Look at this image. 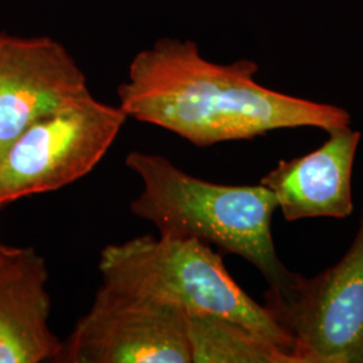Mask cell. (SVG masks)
Instances as JSON below:
<instances>
[{
	"mask_svg": "<svg viewBox=\"0 0 363 363\" xmlns=\"http://www.w3.org/2000/svg\"><path fill=\"white\" fill-rule=\"evenodd\" d=\"M89 91L61 42L0 33V156L33 123Z\"/></svg>",
	"mask_w": 363,
	"mask_h": 363,
	"instance_id": "52a82bcc",
	"label": "cell"
},
{
	"mask_svg": "<svg viewBox=\"0 0 363 363\" xmlns=\"http://www.w3.org/2000/svg\"><path fill=\"white\" fill-rule=\"evenodd\" d=\"M328 133L320 148L280 162L259 182L274 194L286 220L346 218L354 208L351 179L361 132L345 127Z\"/></svg>",
	"mask_w": 363,
	"mask_h": 363,
	"instance_id": "ba28073f",
	"label": "cell"
},
{
	"mask_svg": "<svg viewBox=\"0 0 363 363\" xmlns=\"http://www.w3.org/2000/svg\"><path fill=\"white\" fill-rule=\"evenodd\" d=\"M49 271L33 247L0 265V363L57 362L64 342L50 328Z\"/></svg>",
	"mask_w": 363,
	"mask_h": 363,
	"instance_id": "9c48e42d",
	"label": "cell"
},
{
	"mask_svg": "<svg viewBox=\"0 0 363 363\" xmlns=\"http://www.w3.org/2000/svg\"><path fill=\"white\" fill-rule=\"evenodd\" d=\"M128 116L91 91L23 130L0 156V208L84 178L104 157Z\"/></svg>",
	"mask_w": 363,
	"mask_h": 363,
	"instance_id": "277c9868",
	"label": "cell"
},
{
	"mask_svg": "<svg viewBox=\"0 0 363 363\" xmlns=\"http://www.w3.org/2000/svg\"><path fill=\"white\" fill-rule=\"evenodd\" d=\"M57 362L193 363L186 313L101 284Z\"/></svg>",
	"mask_w": 363,
	"mask_h": 363,
	"instance_id": "8992f818",
	"label": "cell"
},
{
	"mask_svg": "<svg viewBox=\"0 0 363 363\" xmlns=\"http://www.w3.org/2000/svg\"><path fill=\"white\" fill-rule=\"evenodd\" d=\"M99 269L103 284L179 308L186 315H210L244 325L295 355L294 339L271 310L242 291L220 253L202 241L135 237L105 247Z\"/></svg>",
	"mask_w": 363,
	"mask_h": 363,
	"instance_id": "3957f363",
	"label": "cell"
},
{
	"mask_svg": "<svg viewBox=\"0 0 363 363\" xmlns=\"http://www.w3.org/2000/svg\"><path fill=\"white\" fill-rule=\"evenodd\" d=\"M257 72L250 60L211 62L189 39H157L130 61L128 79L117 89L118 106L198 147L283 128L350 127L345 109L265 88Z\"/></svg>",
	"mask_w": 363,
	"mask_h": 363,
	"instance_id": "6da1fadb",
	"label": "cell"
},
{
	"mask_svg": "<svg viewBox=\"0 0 363 363\" xmlns=\"http://www.w3.org/2000/svg\"><path fill=\"white\" fill-rule=\"evenodd\" d=\"M13 250H15V247H7V245H3L0 242V265L13 255Z\"/></svg>",
	"mask_w": 363,
	"mask_h": 363,
	"instance_id": "8fae6325",
	"label": "cell"
},
{
	"mask_svg": "<svg viewBox=\"0 0 363 363\" xmlns=\"http://www.w3.org/2000/svg\"><path fill=\"white\" fill-rule=\"evenodd\" d=\"M194 363H300L244 325L210 315H186Z\"/></svg>",
	"mask_w": 363,
	"mask_h": 363,
	"instance_id": "30bf717a",
	"label": "cell"
},
{
	"mask_svg": "<svg viewBox=\"0 0 363 363\" xmlns=\"http://www.w3.org/2000/svg\"><path fill=\"white\" fill-rule=\"evenodd\" d=\"M300 363H363V213L347 253L284 298H265Z\"/></svg>",
	"mask_w": 363,
	"mask_h": 363,
	"instance_id": "5b68a950",
	"label": "cell"
},
{
	"mask_svg": "<svg viewBox=\"0 0 363 363\" xmlns=\"http://www.w3.org/2000/svg\"><path fill=\"white\" fill-rule=\"evenodd\" d=\"M125 166L143 184L130 211L155 225L160 237L193 238L247 259L269 284L265 298H286L298 284L300 276L286 269L273 244L271 223L279 206L267 186L202 181L164 156L140 151L130 152Z\"/></svg>",
	"mask_w": 363,
	"mask_h": 363,
	"instance_id": "7a4b0ae2",
	"label": "cell"
}]
</instances>
